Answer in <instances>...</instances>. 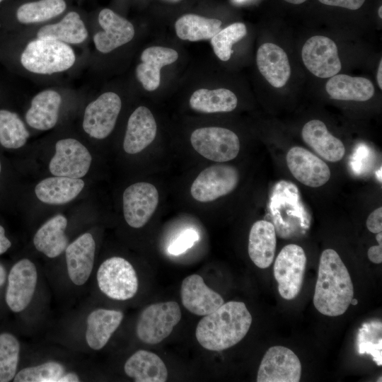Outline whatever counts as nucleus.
Returning <instances> with one entry per match:
<instances>
[{
    "label": "nucleus",
    "mask_w": 382,
    "mask_h": 382,
    "mask_svg": "<svg viewBox=\"0 0 382 382\" xmlns=\"http://www.w3.org/2000/svg\"><path fill=\"white\" fill-rule=\"evenodd\" d=\"M37 281L34 263L28 259L18 261L11 267L8 276L6 302L9 308L18 313L30 303Z\"/></svg>",
    "instance_id": "2eb2a0df"
},
{
    "label": "nucleus",
    "mask_w": 382,
    "mask_h": 382,
    "mask_svg": "<svg viewBox=\"0 0 382 382\" xmlns=\"http://www.w3.org/2000/svg\"><path fill=\"white\" fill-rule=\"evenodd\" d=\"M277 245L276 231L272 223L266 220L255 221L250 231L248 255L259 268L269 267L273 262Z\"/></svg>",
    "instance_id": "b1692460"
},
{
    "label": "nucleus",
    "mask_w": 382,
    "mask_h": 382,
    "mask_svg": "<svg viewBox=\"0 0 382 382\" xmlns=\"http://www.w3.org/2000/svg\"><path fill=\"white\" fill-rule=\"evenodd\" d=\"M92 161L89 151L76 139L59 140L49 169L55 176L81 178L88 173Z\"/></svg>",
    "instance_id": "f8f14e48"
},
{
    "label": "nucleus",
    "mask_w": 382,
    "mask_h": 382,
    "mask_svg": "<svg viewBox=\"0 0 382 382\" xmlns=\"http://www.w3.org/2000/svg\"><path fill=\"white\" fill-rule=\"evenodd\" d=\"M157 125L151 110L145 106L136 108L129 117L123 149L129 154L141 152L156 135Z\"/></svg>",
    "instance_id": "aec40b11"
},
{
    "label": "nucleus",
    "mask_w": 382,
    "mask_h": 382,
    "mask_svg": "<svg viewBox=\"0 0 382 382\" xmlns=\"http://www.w3.org/2000/svg\"><path fill=\"white\" fill-rule=\"evenodd\" d=\"M286 160L291 173L304 185L318 187L330 180V170L326 163L303 147L291 148Z\"/></svg>",
    "instance_id": "f3484780"
},
{
    "label": "nucleus",
    "mask_w": 382,
    "mask_h": 382,
    "mask_svg": "<svg viewBox=\"0 0 382 382\" xmlns=\"http://www.w3.org/2000/svg\"><path fill=\"white\" fill-rule=\"evenodd\" d=\"M62 103L60 94L47 89L36 94L25 114L28 125L38 130H48L55 126Z\"/></svg>",
    "instance_id": "393cba45"
},
{
    "label": "nucleus",
    "mask_w": 382,
    "mask_h": 382,
    "mask_svg": "<svg viewBox=\"0 0 382 382\" xmlns=\"http://www.w3.org/2000/svg\"><path fill=\"white\" fill-rule=\"evenodd\" d=\"M289 183L286 181L279 182L284 195L281 197L284 202H281L274 195L271 197L270 201V212L275 231L284 238L298 233L301 228L305 229L309 222L303 208L299 202L298 190L295 186L293 185L290 197L288 196Z\"/></svg>",
    "instance_id": "9d476101"
},
{
    "label": "nucleus",
    "mask_w": 382,
    "mask_h": 382,
    "mask_svg": "<svg viewBox=\"0 0 382 382\" xmlns=\"http://www.w3.org/2000/svg\"><path fill=\"white\" fill-rule=\"evenodd\" d=\"M376 322L366 323L359 330L357 338L359 354L369 353L378 366H381V325L372 334Z\"/></svg>",
    "instance_id": "58836bf2"
},
{
    "label": "nucleus",
    "mask_w": 382,
    "mask_h": 382,
    "mask_svg": "<svg viewBox=\"0 0 382 382\" xmlns=\"http://www.w3.org/2000/svg\"><path fill=\"white\" fill-rule=\"evenodd\" d=\"M67 219L57 214L44 223L36 231L33 243L35 248L50 258L61 255L68 245L65 233Z\"/></svg>",
    "instance_id": "c85d7f7f"
},
{
    "label": "nucleus",
    "mask_w": 382,
    "mask_h": 382,
    "mask_svg": "<svg viewBox=\"0 0 382 382\" xmlns=\"http://www.w3.org/2000/svg\"><path fill=\"white\" fill-rule=\"evenodd\" d=\"M199 240L197 231L188 228L182 231L169 245L168 252L173 255H178L192 247Z\"/></svg>",
    "instance_id": "ea45409f"
},
{
    "label": "nucleus",
    "mask_w": 382,
    "mask_h": 382,
    "mask_svg": "<svg viewBox=\"0 0 382 382\" xmlns=\"http://www.w3.org/2000/svg\"><path fill=\"white\" fill-rule=\"evenodd\" d=\"M382 60H380L378 71H377V82L380 89H382Z\"/></svg>",
    "instance_id": "49530a36"
},
{
    "label": "nucleus",
    "mask_w": 382,
    "mask_h": 382,
    "mask_svg": "<svg viewBox=\"0 0 382 382\" xmlns=\"http://www.w3.org/2000/svg\"><path fill=\"white\" fill-rule=\"evenodd\" d=\"M189 103L192 109L199 112H228L236 108L238 99L227 88H199L191 95Z\"/></svg>",
    "instance_id": "2f4dec72"
},
{
    "label": "nucleus",
    "mask_w": 382,
    "mask_h": 382,
    "mask_svg": "<svg viewBox=\"0 0 382 382\" xmlns=\"http://www.w3.org/2000/svg\"><path fill=\"white\" fill-rule=\"evenodd\" d=\"M301 364L296 354L283 346L269 348L258 369L257 382H299Z\"/></svg>",
    "instance_id": "9b49d317"
},
{
    "label": "nucleus",
    "mask_w": 382,
    "mask_h": 382,
    "mask_svg": "<svg viewBox=\"0 0 382 382\" xmlns=\"http://www.w3.org/2000/svg\"><path fill=\"white\" fill-rule=\"evenodd\" d=\"M301 136L308 146L330 162H337L345 154L342 141L330 133L325 123L320 120H313L306 123Z\"/></svg>",
    "instance_id": "5701e85b"
},
{
    "label": "nucleus",
    "mask_w": 382,
    "mask_h": 382,
    "mask_svg": "<svg viewBox=\"0 0 382 382\" xmlns=\"http://www.w3.org/2000/svg\"><path fill=\"white\" fill-rule=\"evenodd\" d=\"M180 296L184 307L197 316L208 315L224 303L221 296L207 286L197 274L185 277L181 284Z\"/></svg>",
    "instance_id": "a211bd4d"
},
{
    "label": "nucleus",
    "mask_w": 382,
    "mask_h": 382,
    "mask_svg": "<svg viewBox=\"0 0 382 382\" xmlns=\"http://www.w3.org/2000/svg\"><path fill=\"white\" fill-rule=\"evenodd\" d=\"M121 108L122 101L117 93L110 91L101 94L85 109L83 130L93 138H106L115 126Z\"/></svg>",
    "instance_id": "1a4fd4ad"
},
{
    "label": "nucleus",
    "mask_w": 382,
    "mask_h": 382,
    "mask_svg": "<svg viewBox=\"0 0 382 382\" xmlns=\"http://www.w3.org/2000/svg\"><path fill=\"white\" fill-rule=\"evenodd\" d=\"M221 24L217 18L188 13L175 21V30L180 39L196 42L211 39L221 30Z\"/></svg>",
    "instance_id": "473e14b6"
},
{
    "label": "nucleus",
    "mask_w": 382,
    "mask_h": 382,
    "mask_svg": "<svg viewBox=\"0 0 382 382\" xmlns=\"http://www.w3.org/2000/svg\"><path fill=\"white\" fill-rule=\"evenodd\" d=\"M81 178L54 176L37 184L35 193L37 199L48 204H63L76 198L84 187Z\"/></svg>",
    "instance_id": "cd10ccee"
},
{
    "label": "nucleus",
    "mask_w": 382,
    "mask_h": 382,
    "mask_svg": "<svg viewBox=\"0 0 382 382\" xmlns=\"http://www.w3.org/2000/svg\"><path fill=\"white\" fill-rule=\"evenodd\" d=\"M162 1L167 3V4H177L182 0H161Z\"/></svg>",
    "instance_id": "8fccbe9b"
},
{
    "label": "nucleus",
    "mask_w": 382,
    "mask_h": 382,
    "mask_svg": "<svg viewBox=\"0 0 382 382\" xmlns=\"http://www.w3.org/2000/svg\"><path fill=\"white\" fill-rule=\"evenodd\" d=\"M124 315L121 311L98 308L90 313L86 320V340L94 350L101 349L120 326Z\"/></svg>",
    "instance_id": "a878e982"
},
{
    "label": "nucleus",
    "mask_w": 382,
    "mask_h": 382,
    "mask_svg": "<svg viewBox=\"0 0 382 382\" xmlns=\"http://www.w3.org/2000/svg\"><path fill=\"white\" fill-rule=\"evenodd\" d=\"M11 246V243L5 236V230L4 227L0 225V255L6 253Z\"/></svg>",
    "instance_id": "c03bdc74"
},
{
    "label": "nucleus",
    "mask_w": 382,
    "mask_h": 382,
    "mask_svg": "<svg viewBox=\"0 0 382 382\" xmlns=\"http://www.w3.org/2000/svg\"><path fill=\"white\" fill-rule=\"evenodd\" d=\"M4 0H0V3H1Z\"/></svg>",
    "instance_id": "6e6d98bb"
},
{
    "label": "nucleus",
    "mask_w": 382,
    "mask_h": 382,
    "mask_svg": "<svg viewBox=\"0 0 382 382\" xmlns=\"http://www.w3.org/2000/svg\"><path fill=\"white\" fill-rule=\"evenodd\" d=\"M354 287L349 273L333 249L323 251L313 296L315 308L331 317L342 315L351 304Z\"/></svg>",
    "instance_id": "f03ea898"
},
{
    "label": "nucleus",
    "mask_w": 382,
    "mask_h": 382,
    "mask_svg": "<svg viewBox=\"0 0 382 382\" xmlns=\"http://www.w3.org/2000/svg\"><path fill=\"white\" fill-rule=\"evenodd\" d=\"M141 62L136 67V76L148 91L156 90L161 83V69L178 59L176 50L161 46H152L143 50Z\"/></svg>",
    "instance_id": "412c9836"
},
{
    "label": "nucleus",
    "mask_w": 382,
    "mask_h": 382,
    "mask_svg": "<svg viewBox=\"0 0 382 382\" xmlns=\"http://www.w3.org/2000/svg\"><path fill=\"white\" fill-rule=\"evenodd\" d=\"M251 323V314L243 302L228 301L199 320L196 339L206 349L222 351L243 340Z\"/></svg>",
    "instance_id": "f257e3e1"
},
{
    "label": "nucleus",
    "mask_w": 382,
    "mask_h": 382,
    "mask_svg": "<svg viewBox=\"0 0 382 382\" xmlns=\"http://www.w3.org/2000/svg\"><path fill=\"white\" fill-rule=\"evenodd\" d=\"M20 60L28 71L47 75L70 69L75 63L76 55L66 43L37 37L28 43Z\"/></svg>",
    "instance_id": "7ed1b4c3"
},
{
    "label": "nucleus",
    "mask_w": 382,
    "mask_h": 382,
    "mask_svg": "<svg viewBox=\"0 0 382 382\" xmlns=\"http://www.w3.org/2000/svg\"><path fill=\"white\" fill-rule=\"evenodd\" d=\"M96 243L90 233H85L67 245L65 257L68 275L76 285L84 284L92 272Z\"/></svg>",
    "instance_id": "6ab92c4d"
},
{
    "label": "nucleus",
    "mask_w": 382,
    "mask_h": 382,
    "mask_svg": "<svg viewBox=\"0 0 382 382\" xmlns=\"http://www.w3.org/2000/svg\"><path fill=\"white\" fill-rule=\"evenodd\" d=\"M20 344L11 333L0 334V382H8L16 374Z\"/></svg>",
    "instance_id": "c9c22d12"
},
{
    "label": "nucleus",
    "mask_w": 382,
    "mask_h": 382,
    "mask_svg": "<svg viewBox=\"0 0 382 382\" xmlns=\"http://www.w3.org/2000/svg\"><path fill=\"white\" fill-rule=\"evenodd\" d=\"M238 170L230 165L216 164L204 169L193 181L190 193L200 202H209L231 193L238 185Z\"/></svg>",
    "instance_id": "6e6552de"
},
{
    "label": "nucleus",
    "mask_w": 382,
    "mask_h": 382,
    "mask_svg": "<svg viewBox=\"0 0 382 382\" xmlns=\"http://www.w3.org/2000/svg\"><path fill=\"white\" fill-rule=\"evenodd\" d=\"M306 266L303 249L296 244L285 245L274 264V276L280 296L286 300L295 299L301 291Z\"/></svg>",
    "instance_id": "423d86ee"
},
{
    "label": "nucleus",
    "mask_w": 382,
    "mask_h": 382,
    "mask_svg": "<svg viewBox=\"0 0 382 382\" xmlns=\"http://www.w3.org/2000/svg\"><path fill=\"white\" fill-rule=\"evenodd\" d=\"M367 255L371 262L381 264L382 262V243L370 247L367 251Z\"/></svg>",
    "instance_id": "37998d69"
},
{
    "label": "nucleus",
    "mask_w": 382,
    "mask_h": 382,
    "mask_svg": "<svg viewBox=\"0 0 382 382\" xmlns=\"http://www.w3.org/2000/svg\"><path fill=\"white\" fill-rule=\"evenodd\" d=\"M98 21L103 30L94 35L93 42L100 52L109 53L130 42L134 36L132 23L110 8L101 9Z\"/></svg>",
    "instance_id": "dca6fc26"
},
{
    "label": "nucleus",
    "mask_w": 382,
    "mask_h": 382,
    "mask_svg": "<svg viewBox=\"0 0 382 382\" xmlns=\"http://www.w3.org/2000/svg\"><path fill=\"white\" fill-rule=\"evenodd\" d=\"M368 230L374 233L382 231V207L374 210L368 216L366 222Z\"/></svg>",
    "instance_id": "a19ab883"
},
{
    "label": "nucleus",
    "mask_w": 382,
    "mask_h": 382,
    "mask_svg": "<svg viewBox=\"0 0 382 382\" xmlns=\"http://www.w3.org/2000/svg\"><path fill=\"white\" fill-rule=\"evenodd\" d=\"M256 62L260 74L272 86L282 88L288 81L291 75L289 59L278 45L262 44L257 51Z\"/></svg>",
    "instance_id": "4be33fe9"
},
{
    "label": "nucleus",
    "mask_w": 382,
    "mask_h": 382,
    "mask_svg": "<svg viewBox=\"0 0 382 382\" xmlns=\"http://www.w3.org/2000/svg\"><path fill=\"white\" fill-rule=\"evenodd\" d=\"M180 319V308L175 301L149 305L139 317L137 335L144 343L158 344L170 335Z\"/></svg>",
    "instance_id": "39448f33"
},
{
    "label": "nucleus",
    "mask_w": 382,
    "mask_h": 382,
    "mask_svg": "<svg viewBox=\"0 0 382 382\" xmlns=\"http://www.w3.org/2000/svg\"><path fill=\"white\" fill-rule=\"evenodd\" d=\"M1 162H0V173H1Z\"/></svg>",
    "instance_id": "5fc2aeb1"
},
{
    "label": "nucleus",
    "mask_w": 382,
    "mask_h": 382,
    "mask_svg": "<svg viewBox=\"0 0 382 382\" xmlns=\"http://www.w3.org/2000/svg\"><path fill=\"white\" fill-rule=\"evenodd\" d=\"M285 1L293 4H301L305 2L306 0H284Z\"/></svg>",
    "instance_id": "09e8293b"
},
{
    "label": "nucleus",
    "mask_w": 382,
    "mask_h": 382,
    "mask_svg": "<svg viewBox=\"0 0 382 382\" xmlns=\"http://www.w3.org/2000/svg\"><path fill=\"white\" fill-rule=\"evenodd\" d=\"M65 374L64 366L57 361L26 367L21 369L13 378L15 382H58Z\"/></svg>",
    "instance_id": "4c0bfd02"
},
{
    "label": "nucleus",
    "mask_w": 382,
    "mask_h": 382,
    "mask_svg": "<svg viewBox=\"0 0 382 382\" xmlns=\"http://www.w3.org/2000/svg\"><path fill=\"white\" fill-rule=\"evenodd\" d=\"M190 142L199 154L214 162L231 161L240 151V141L236 134L224 127L196 129L191 134Z\"/></svg>",
    "instance_id": "0eeeda50"
},
{
    "label": "nucleus",
    "mask_w": 382,
    "mask_h": 382,
    "mask_svg": "<svg viewBox=\"0 0 382 382\" xmlns=\"http://www.w3.org/2000/svg\"><path fill=\"white\" fill-rule=\"evenodd\" d=\"M301 57L308 71L319 78L332 77L342 68L336 44L325 36L308 39L303 46Z\"/></svg>",
    "instance_id": "4468645a"
},
{
    "label": "nucleus",
    "mask_w": 382,
    "mask_h": 382,
    "mask_svg": "<svg viewBox=\"0 0 382 382\" xmlns=\"http://www.w3.org/2000/svg\"><path fill=\"white\" fill-rule=\"evenodd\" d=\"M325 89L333 99L354 101H366L373 97L375 91L370 80L346 74H336L330 77Z\"/></svg>",
    "instance_id": "7c9ffc66"
},
{
    "label": "nucleus",
    "mask_w": 382,
    "mask_h": 382,
    "mask_svg": "<svg viewBox=\"0 0 382 382\" xmlns=\"http://www.w3.org/2000/svg\"><path fill=\"white\" fill-rule=\"evenodd\" d=\"M234 2L236 3H242L243 1H245V0H233Z\"/></svg>",
    "instance_id": "864d4df0"
},
{
    "label": "nucleus",
    "mask_w": 382,
    "mask_h": 382,
    "mask_svg": "<svg viewBox=\"0 0 382 382\" xmlns=\"http://www.w3.org/2000/svg\"><path fill=\"white\" fill-rule=\"evenodd\" d=\"M30 136L24 122L13 112L0 110V144L6 149L22 147Z\"/></svg>",
    "instance_id": "f704fd0d"
},
{
    "label": "nucleus",
    "mask_w": 382,
    "mask_h": 382,
    "mask_svg": "<svg viewBox=\"0 0 382 382\" xmlns=\"http://www.w3.org/2000/svg\"><path fill=\"white\" fill-rule=\"evenodd\" d=\"M158 204V192L149 183L139 182L127 187L123 192V214L127 224L134 228L149 221Z\"/></svg>",
    "instance_id": "ddd939ff"
},
{
    "label": "nucleus",
    "mask_w": 382,
    "mask_h": 382,
    "mask_svg": "<svg viewBox=\"0 0 382 382\" xmlns=\"http://www.w3.org/2000/svg\"><path fill=\"white\" fill-rule=\"evenodd\" d=\"M97 282L105 295L119 301L134 297L139 286L133 266L120 257H112L103 262L97 272Z\"/></svg>",
    "instance_id": "20e7f679"
},
{
    "label": "nucleus",
    "mask_w": 382,
    "mask_h": 382,
    "mask_svg": "<svg viewBox=\"0 0 382 382\" xmlns=\"http://www.w3.org/2000/svg\"><path fill=\"white\" fill-rule=\"evenodd\" d=\"M79 376L75 373H65L58 380V382H78Z\"/></svg>",
    "instance_id": "a18cd8bd"
},
{
    "label": "nucleus",
    "mask_w": 382,
    "mask_h": 382,
    "mask_svg": "<svg viewBox=\"0 0 382 382\" xmlns=\"http://www.w3.org/2000/svg\"><path fill=\"white\" fill-rule=\"evenodd\" d=\"M320 3L332 6H339L350 10L359 9L366 0H318Z\"/></svg>",
    "instance_id": "79ce46f5"
},
{
    "label": "nucleus",
    "mask_w": 382,
    "mask_h": 382,
    "mask_svg": "<svg viewBox=\"0 0 382 382\" xmlns=\"http://www.w3.org/2000/svg\"><path fill=\"white\" fill-rule=\"evenodd\" d=\"M247 34V28L243 23H234L219 31L211 38L213 50L221 61H228L233 53L232 46Z\"/></svg>",
    "instance_id": "e433bc0d"
},
{
    "label": "nucleus",
    "mask_w": 382,
    "mask_h": 382,
    "mask_svg": "<svg viewBox=\"0 0 382 382\" xmlns=\"http://www.w3.org/2000/svg\"><path fill=\"white\" fill-rule=\"evenodd\" d=\"M67 9L66 0H31L21 4L16 17L22 24H35L50 21Z\"/></svg>",
    "instance_id": "72a5a7b5"
},
{
    "label": "nucleus",
    "mask_w": 382,
    "mask_h": 382,
    "mask_svg": "<svg viewBox=\"0 0 382 382\" xmlns=\"http://www.w3.org/2000/svg\"><path fill=\"white\" fill-rule=\"evenodd\" d=\"M378 16L381 18H382V6H380L378 8Z\"/></svg>",
    "instance_id": "603ef678"
},
{
    "label": "nucleus",
    "mask_w": 382,
    "mask_h": 382,
    "mask_svg": "<svg viewBox=\"0 0 382 382\" xmlns=\"http://www.w3.org/2000/svg\"><path fill=\"white\" fill-rule=\"evenodd\" d=\"M6 272L4 266L0 264V286H1L6 281Z\"/></svg>",
    "instance_id": "de8ad7c7"
},
{
    "label": "nucleus",
    "mask_w": 382,
    "mask_h": 382,
    "mask_svg": "<svg viewBox=\"0 0 382 382\" xmlns=\"http://www.w3.org/2000/svg\"><path fill=\"white\" fill-rule=\"evenodd\" d=\"M86 25L76 11H69L58 22L42 26L37 37L50 38L66 44H80L88 37Z\"/></svg>",
    "instance_id": "c756f323"
},
{
    "label": "nucleus",
    "mask_w": 382,
    "mask_h": 382,
    "mask_svg": "<svg viewBox=\"0 0 382 382\" xmlns=\"http://www.w3.org/2000/svg\"><path fill=\"white\" fill-rule=\"evenodd\" d=\"M358 303V301L357 299H354V298L352 299L351 301V304L352 305H357Z\"/></svg>",
    "instance_id": "3c124183"
},
{
    "label": "nucleus",
    "mask_w": 382,
    "mask_h": 382,
    "mask_svg": "<svg viewBox=\"0 0 382 382\" xmlns=\"http://www.w3.org/2000/svg\"><path fill=\"white\" fill-rule=\"evenodd\" d=\"M125 374L136 382H165L168 370L162 359L156 354L139 349L125 362Z\"/></svg>",
    "instance_id": "bb28decb"
}]
</instances>
